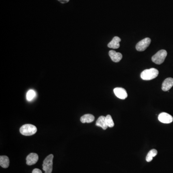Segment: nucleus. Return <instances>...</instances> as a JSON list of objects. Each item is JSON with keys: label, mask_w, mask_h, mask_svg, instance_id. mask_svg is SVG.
<instances>
[{"label": "nucleus", "mask_w": 173, "mask_h": 173, "mask_svg": "<svg viewBox=\"0 0 173 173\" xmlns=\"http://www.w3.org/2000/svg\"><path fill=\"white\" fill-rule=\"evenodd\" d=\"M159 74V71L156 69L152 68L146 69L142 72L140 77L143 80H150L156 78Z\"/></svg>", "instance_id": "f257e3e1"}, {"label": "nucleus", "mask_w": 173, "mask_h": 173, "mask_svg": "<svg viewBox=\"0 0 173 173\" xmlns=\"http://www.w3.org/2000/svg\"><path fill=\"white\" fill-rule=\"evenodd\" d=\"M37 131V128L31 124H25L20 128V132L24 136H32Z\"/></svg>", "instance_id": "f03ea898"}, {"label": "nucleus", "mask_w": 173, "mask_h": 173, "mask_svg": "<svg viewBox=\"0 0 173 173\" xmlns=\"http://www.w3.org/2000/svg\"><path fill=\"white\" fill-rule=\"evenodd\" d=\"M53 159L54 155L51 154L47 156L43 161L42 168L43 170L45 171V173H51L52 172Z\"/></svg>", "instance_id": "7ed1b4c3"}, {"label": "nucleus", "mask_w": 173, "mask_h": 173, "mask_svg": "<svg viewBox=\"0 0 173 173\" xmlns=\"http://www.w3.org/2000/svg\"><path fill=\"white\" fill-rule=\"evenodd\" d=\"M167 55L166 51L161 50L158 51L152 58L153 62L157 64H161L164 62Z\"/></svg>", "instance_id": "20e7f679"}, {"label": "nucleus", "mask_w": 173, "mask_h": 173, "mask_svg": "<svg viewBox=\"0 0 173 173\" xmlns=\"http://www.w3.org/2000/svg\"><path fill=\"white\" fill-rule=\"evenodd\" d=\"M151 42V40L149 38L143 39L137 43L136 46V50L138 51H144L149 46Z\"/></svg>", "instance_id": "39448f33"}, {"label": "nucleus", "mask_w": 173, "mask_h": 173, "mask_svg": "<svg viewBox=\"0 0 173 173\" xmlns=\"http://www.w3.org/2000/svg\"><path fill=\"white\" fill-rule=\"evenodd\" d=\"M158 120L164 124H170L173 122V118L166 113H162L158 116Z\"/></svg>", "instance_id": "423d86ee"}, {"label": "nucleus", "mask_w": 173, "mask_h": 173, "mask_svg": "<svg viewBox=\"0 0 173 173\" xmlns=\"http://www.w3.org/2000/svg\"><path fill=\"white\" fill-rule=\"evenodd\" d=\"M113 92L115 96L120 99L124 100L127 97L126 91L122 88H115L113 89Z\"/></svg>", "instance_id": "0eeeda50"}, {"label": "nucleus", "mask_w": 173, "mask_h": 173, "mask_svg": "<svg viewBox=\"0 0 173 173\" xmlns=\"http://www.w3.org/2000/svg\"><path fill=\"white\" fill-rule=\"evenodd\" d=\"M38 160V156L37 154L35 153H31L29 154L26 158L27 165L28 166H32L37 163Z\"/></svg>", "instance_id": "6e6552de"}, {"label": "nucleus", "mask_w": 173, "mask_h": 173, "mask_svg": "<svg viewBox=\"0 0 173 173\" xmlns=\"http://www.w3.org/2000/svg\"><path fill=\"white\" fill-rule=\"evenodd\" d=\"M173 86V78H168L165 79L162 84V89L164 91H167L171 89Z\"/></svg>", "instance_id": "1a4fd4ad"}, {"label": "nucleus", "mask_w": 173, "mask_h": 173, "mask_svg": "<svg viewBox=\"0 0 173 173\" xmlns=\"http://www.w3.org/2000/svg\"><path fill=\"white\" fill-rule=\"evenodd\" d=\"M109 55L111 58L112 60L115 63L120 62L122 59V54L120 52H117L114 50H111L109 51Z\"/></svg>", "instance_id": "9d476101"}, {"label": "nucleus", "mask_w": 173, "mask_h": 173, "mask_svg": "<svg viewBox=\"0 0 173 173\" xmlns=\"http://www.w3.org/2000/svg\"><path fill=\"white\" fill-rule=\"evenodd\" d=\"M121 38L118 37H114L112 41L108 43V47L112 49H118L120 47V42H121Z\"/></svg>", "instance_id": "9b49d317"}, {"label": "nucleus", "mask_w": 173, "mask_h": 173, "mask_svg": "<svg viewBox=\"0 0 173 173\" xmlns=\"http://www.w3.org/2000/svg\"><path fill=\"white\" fill-rule=\"evenodd\" d=\"M96 126L102 127L104 130L107 129L108 128V126L106 122V117L104 116L100 117L96 121Z\"/></svg>", "instance_id": "f8f14e48"}, {"label": "nucleus", "mask_w": 173, "mask_h": 173, "mask_svg": "<svg viewBox=\"0 0 173 173\" xmlns=\"http://www.w3.org/2000/svg\"><path fill=\"white\" fill-rule=\"evenodd\" d=\"M95 119V117L92 114H86L80 118V121L82 123H90L93 122Z\"/></svg>", "instance_id": "ddd939ff"}, {"label": "nucleus", "mask_w": 173, "mask_h": 173, "mask_svg": "<svg viewBox=\"0 0 173 173\" xmlns=\"http://www.w3.org/2000/svg\"><path fill=\"white\" fill-rule=\"evenodd\" d=\"M9 159L8 156L1 155L0 156V166L4 168H7L9 166Z\"/></svg>", "instance_id": "4468645a"}, {"label": "nucleus", "mask_w": 173, "mask_h": 173, "mask_svg": "<svg viewBox=\"0 0 173 173\" xmlns=\"http://www.w3.org/2000/svg\"><path fill=\"white\" fill-rule=\"evenodd\" d=\"M157 154V151L155 149H152L149 152L146 157V160L148 162H150L153 160V158L155 157Z\"/></svg>", "instance_id": "2eb2a0df"}, {"label": "nucleus", "mask_w": 173, "mask_h": 173, "mask_svg": "<svg viewBox=\"0 0 173 173\" xmlns=\"http://www.w3.org/2000/svg\"><path fill=\"white\" fill-rule=\"evenodd\" d=\"M36 95V94L35 91L34 90H29V91H28V92L27 93V95H26L27 100L28 101H31L35 97Z\"/></svg>", "instance_id": "dca6fc26"}, {"label": "nucleus", "mask_w": 173, "mask_h": 173, "mask_svg": "<svg viewBox=\"0 0 173 173\" xmlns=\"http://www.w3.org/2000/svg\"><path fill=\"white\" fill-rule=\"evenodd\" d=\"M106 123H107L108 127H113L114 126V122H113V120L111 115L108 114V115H107V116L106 117Z\"/></svg>", "instance_id": "f3484780"}, {"label": "nucleus", "mask_w": 173, "mask_h": 173, "mask_svg": "<svg viewBox=\"0 0 173 173\" xmlns=\"http://www.w3.org/2000/svg\"><path fill=\"white\" fill-rule=\"evenodd\" d=\"M32 173H42V171L40 169L35 168L32 171Z\"/></svg>", "instance_id": "a211bd4d"}, {"label": "nucleus", "mask_w": 173, "mask_h": 173, "mask_svg": "<svg viewBox=\"0 0 173 173\" xmlns=\"http://www.w3.org/2000/svg\"><path fill=\"white\" fill-rule=\"evenodd\" d=\"M58 1L62 3H65L69 2V0H58Z\"/></svg>", "instance_id": "6ab92c4d"}]
</instances>
